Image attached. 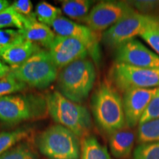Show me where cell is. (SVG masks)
Instances as JSON below:
<instances>
[{"label": "cell", "instance_id": "6da1fadb", "mask_svg": "<svg viewBox=\"0 0 159 159\" xmlns=\"http://www.w3.org/2000/svg\"><path fill=\"white\" fill-rule=\"evenodd\" d=\"M91 110L99 128L111 136L126 127L123 100L111 83L103 82L91 98Z\"/></svg>", "mask_w": 159, "mask_h": 159}, {"label": "cell", "instance_id": "7a4b0ae2", "mask_svg": "<svg viewBox=\"0 0 159 159\" xmlns=\"http://www.w3.org/2000/svg\"><path fill=\"white\" fill-rule=\"evenodd\" d=\"M48 114L58 125L65 127L77 137H86L91 129V116L88 109L72 102L59 91H52L45 97Z\"/></svg>", "mask_w": 159, "mask_h": 159}, {"label": "cell", "instance_id": "3957f363", "mask_svg": "<svg viewBox=\"0 0 159 159\" xmlns=\"http://www.w3.org/2000/svg\"><path fill=\"white\" fill-rule=\"evenodd\" d=\"M95 80L94 64L86 57L63 67L57 77V87L63 96L72 102L80 103L88 97Z\"/></svg>", "mask_w": 159, "mask_h": 159}, {"label": "cell", "instance_id": "277c9868", "mask_svg": "<svg viewBox=\"0 0 159 159\" xmlns=\"http://www.w3.org/2000/svg\"><path fill=\"white\" fill-rule=\"evenodd\" d=\"M47 114V101L40 95L29 94L0 97V120L7 124L41 119Z\"/></svg>", "mask_w": 159, "mask_h": 159}, {"label": "cell", "instance_id": "5b68a950", "mask_svg": "<svg viewBox=\"0 0 159 159\" xmlns=\"http://www.w3.org/2000/svg\"><path fill=\"white\" fill-rule=\"evenodd\" d=\"M41 153L49 159H78L80 151L79 137L61 125L49 127L37 139Z\"/></svg>", "mask_w": 159, "mask_h": 159}, {"label": "cell", "instance_id": "8992f818", "mask_svg": "<svg viewBox=\"0 0 159 159\" xmlns=\"http://www.w3.org/2000/svg\"><path fill=\"white\" fill-rule=\"evenodd\" d=\"M11 73L27 85L45 89L56 80L57 67L49 51L41 49L21 65L11 69Z\"/></svg>", "mask_w": 159, "mask_h": 159}, {"label": "cell", "instance_id": "52a82bcc", "mask_svg": "<svg viewBox=\"0 0 159 159\" xmlns=\"http://www.w3.org/2000/svg\"><path fill=\"white\" fill-rule=\"evenodd\" d=\"M110 83L124 94L134 89L159 88V69L114 63L109 71Z\"/></svg>", "mask_w": 159, "mask_h": 159}, {"label": "cell", "instance_id": "ba28073f", "mask_svg": "<svg viewBox=\"0 0 159 159\" xmlns=\"http://www.w3.org/2000/svg\"><path fill=\"white\" fill-rule=\"evenodd\" d=\"M135 11L128 2L102 1L91 9L81 22L97 33H100Z\"/></svg>", "mask_w": 159, "mask_h": 159}, {"label": "cell", "instance_id": "9c48e42d", "mask_svg": "<svg viewBox=\"0 0 159 159\" xmlns=\"http://www.w3.org/2000/svg\"><path fill=\"white\" fill-rule=\"evenodd\" d=\"M153 17L154 16L144 15L135 11L105 30L101 40L109 48L116 49L122 43L139 36Z\"/></svg>", "mask_w": 159, "mask_h": 159}, {"label": "cell", "instance_id": "30bf717a", "mask_svg": "<svg viewBox=\"0 0 159 159\" xmlns=\"http://www.w3.org/2000/svg\"><path fill=\"white\" fill-rule=\"evenodd\" d=\"M52 27L57 35L73 38L84 43L93 61L99 64L101 59L99 47L101 37L99 36V33H97L87 26L80 25L63 16L55 20L52 25Z\"/></svg>", "mask_w": 159, "mask_h": 159}, {"label": "cell", "instance_id": "8fae6325", "mask_svg": "<svg viewBox=\"0 0 159 159\" xmlns=\"http://www.w3.org/2000/svg\"><path fill=\"white\" fill-rule=\"evenodd\" d=\"M114 57L115 63L142 68L159 69V55L135 39L115 49Z\"/></svg>", "mask_w": 159, "mask_h": 159}, {"label": "cell", "instance_id": "7c38bea8", "mask_svg": "<svg viewBox=\"0 0 159 159\" xmlns=\"http://www.w3.org/2000/svg\"><path fill=\"white\" fill-rule=\"evenodd\" d=\"M52 59L57 68H63L89 55L88 48L81 41L71 37L56 35L48 48Z\"/></svg>", "mask_w": 159, "mask_h": 159}, {"label": "cell", "instance_id": "4fadbf2b", "mask_svg": "<svg viewBox=\"0 0 159 159\" xmlns=\"http://www.w3.org/2000/svg\"><path fill=\"white\" fill-rule=\"evenodd\" d=\"M158 89H134L124 93L122 100L127 127L133 128L139 125L141 118Z\"/></svg>", "mask_w": 159, "mask_h": 159}, {"label": "cell", "instance_id": "5bb4252c", "mask_svg": "<svg viewBox=\"0 0 159 159\" xmlns=\"http://www.w3.org/2000/svg\"><path fill=\"white\" fill-rule=\"evenodd\" d=\"M22 32L26 40L47 49L56 36L55 32L51 30L49 26L38 21L35 13L25 16V27Z\"/></svg>", "mask_w": 159, "mask_h": 159}, {"label": "cell", "instance_id": "9a60e30c", "mask_svg": "<svg viewBox=\"0 0 159 159\" xmlns=\"http://www.w3.org/2000/svg\"><path fill=\"white\" fill-rule=\"evenodd\" d=\"M41 49L39 45L25 39L3 51L0 57L13 69L22 64Z\"/></svg>", "mask_w": 159, "mask_h": 159}, {"label": "cell", "instance_id": "2e32d148", "mask_svg": "<svg viewBox=\"0 0 159 159\" xmlns=\"http://www.w3.org/2000/svg\"><path fill=\"white\" fill-rule=\"evenodd\" d=\"M109 136V146L113 156L117 159L128 158L134 146V131L126 126Z\"/></svg>", "mask_w": 159, "mask_h": 159}, {"label": "cell", "instance_id": "e0dca14e", "mask_svg": "<svg viewBox=\"0 0 159 159\" xmlns=\"http://www.w3.org/2000/svg\"><path fill=\"white\" fill-rule=\"evenodd\" d=\"M81 159H112L106 147L94 136H87L81 146Z\"/></svg>", "mask_w": 159, "mask_h": 159}, {"label": "cell", "instance_id": "ac0fdd59", "mask_svg": "<svg viewBox=\"0 0 159 159\" xmlns=\"http://www.w3.org/2000/svg\"><path fill=\"white\" fill-rule=\"evenodd\" d=\"M63 12L71 19L82 21L90 12L94 2L90 0H66L61 2Z\"/></svg>", "mask_w": 159, "mask_h": 159}, {"label": "cell", "instance_id": "d6986e66", "mask_svg": "<svg viewBox=\"0 0 159 159\" xmlns=\"http://www.w3.org/2000/svg\"><path fill=\"white\" fill-rule=\"evenodd\" d=\"M30 134V129L27 128H21L1 133L0 134V155L13 148L24 139L27 138Z\"/></svg>", "mask_w": 159, "mask_h": 159}, {"label": "cell", "instance_id": "ffe728a7", "mask_svg": "<svg viewBox=\"0 0 159 159\" xmlns=\"http://www.w3.org/2000/svg\"><path fill=\"white\" fill-rule=\"evenodd\" d=\"M137 140L139 144L159 142V118L139 125Z\"/></svg>", "mask_w": 159, "mask_h": 159}, {"label": "cell", "instance_id": "44dd1931", "mask_svg": "<svg viewBox=\"0 0 159 159\" xmlns=\"http://www.w3.org/2000/svg\"><path fill=\"white\" fill-rule=\"evenodd\" d=\"M35 14L40 22L52 26L55 20L62 16V11L47 2H41L36 6Z\"/></svg>", "mask_w": 159, "mask_h": 159}, {"label": "cell", "instance_id": "7402d4cb", "mask_svg": "<svg viewBox=\"0 0 159 159\" xmlns=\"http://www.w3.org/2000/svg\"><path fill=\"white\" fill-rule=\"evenodd\" d=\"M139 36L159 55V16H154Z\"/></svg>", "mask_w": 159, "mask_h": 159}, {"label": "cell", "instance_id": "603a6c76", "mask_svg": "<svg viewBox=\"0 0 159 159\" xmlns=\"http://www.w3.org/2000/svg\"><path fill=\"white\" fill-rule=\"evenodd\" d=\"M25 16L19 14L12 5L0 13V30L5 27H16L22 30L25 27Z\"/></svg>", "mask_w": 159, "mask_h": 159}, {"label": "cell", "instance_id": "cb8c5ba5", "mask_svg": "<svg viewBox=\"0 0 159 159\" xmlns=\"http://www.w3.org/2000/svg\"><path fill=\"white\" fill-rule=\"evenodd\" d=\"M0 159H38V156L30 145L24 142L19 143L0 155Z\"/></svg>", "mask_w": 159, "mask_h": 159}, {"label": "cell", "instance_id": "d4e9b609", "mask_svg": "<svg viewBox=\"0 0 159 159\" xmlns=\"http://www.w3.org/2000/svg\"><path fill=\"white\" fill-rule=\"evenodd\" d=\"M27 85L16 78L11 72L0 78V97L25 90Z\"/></svg>", "mask_w": 159, "mask_h": 159}, {"label": "cell", "instance_id": "484cf974", "mask_svg": "<svg viewBox=\"0 0 159 159\" xmlns=\"http://www.w3.org/2000/svg\"><path fill=\"white\" fill-rule=\"evenodd\" d=\"M22 30H0V54L12 46L25 41Z\"/></svg>", "mask_w": 159, "mask_h": 159}, {"label": "cell", "instance_id": "4316f807", "mask_svg": "<svg viewBox=\"0 0 159 159\" xmlns=\"http://www.w3.org/2000/svg\"><path fill=\"white\" fill-rule=\"evenodd\" d=\"M133 159H159V142L139 144L134 151Z\"/></svg>", "mask_w": 159, "mask_h": 159}, {"label": "cell", "instance_id": "83f0119b", "mask_svg": "<svg viewBox=\"0 0 159 159\" xmlns=\"http://www.w3.org/2000/svg\"><path fill=\"white\" fill-rule=\"evenodd\" d=\"M128 3L142 14L158 16L157 13L159 12V1L158 0H136L129 1Z\"/></svg>", "mask_w": 159, "mask_h": 159}, {"label": "cell", "instance_id": "f1b7e54d", "mask_svg": "<svg viewBox=\"0 0 159 159\" xmlns=\"http://www.w3.org/2000/svg\"><path fill=\"white\" fill-rule=\"evenodd\" d=\"M159 118V88L149 103L139 125Z\"/></svg>", "mask_w": 159, "mask_h": 159}, {"label": "cell", "instance_id": "f546056e", "mask_svg": "<svg viewBox=\"0 0 159 159\" xmlns=\"http://www.w3.org/2000/svg\"><path fill=\"white\" fill-rule=\"evenodd\" d=\"M11 5L16 11L24 16H28L33 13V4L30 0H17L13 2Z\"/></svg>", "mask_w": 159, "mask_h": 159}, {"label": "cell", "instance_id": "4dcf8cb0", "mask_svg": "<svg viewBox=\"0 0 159 159\" xmlns=\"http://www.w3.org/2000/svg\"><path fill=\"white\" fill-rule=\"evenodd\" d=\"M11 71V68L0 61V78H2Z\"/></svg>", "mask_w": 159, "mask_h": 159}, {"label": "cell", "instance_id": "1f68e13d", "mask_svg": "<svg viewBox=\"0 0 159 159\" xmlns=\"http://www.w3.org/2000/svg\"><path fill=\"white\" fill-rule=\"evenodd\" d=\"M10 3L7 0H0V13L10 7Z\"/></svg>", "mask_w": 159, "mask_h": 159}]
</instances>
